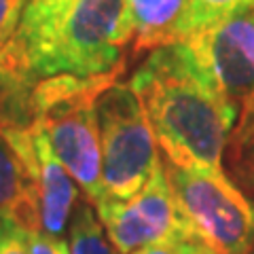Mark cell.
I'll return each mask as SVG.
<instances>
[{
    "instance_id": "obj_3",
    "label": "cell",
    "mask_w": 254,
    "mask_h": 254,
    "mask_svg": "<svg viewBox=\"0 0 254 254\" xmlns=\"http://www.w3.org/2000/svg\"><path fill=\"white\" fill-rule=\"evenodd\" d=\"M174 199L189 233L216 254L254 248V205L225 172L178 168L163 161Z\"/></svg>"
},
{
    "instance_id": "obj_13",
    "label": "cell",
    "mask_w": 254,
    "mask_h": 254,
    "mask_svg": "<svg viewBox=\"0 0 254 254\" xmlns=\"http://www.w3.org/2000/svg\"><path fill=\"white\" fill-rule=\"evenodd\" d=\"M233 131H235L233 146L237 150V157L244 161L246 170L254 174V108L240 119V123L235 125Z\"/></svg>"
},
{
    "instance_id": "obj_11",
    "label": "cell",
    "mask_w": 254,
    "mask_h": 254,
    "mask_svg": "<svg viewBox=\"0 0 254 254\" xmlns=\"http://www.w3.org/2000/svg\"><path fill=\"white\" fill-rule=\"evenodd\" d=\"M93 203H81L70 227V254H119L104 235V225L95 218Z\"/></svg>"
},
{
    "instance_id": "obj_16",
    "label": "cell",
    "mask_w": 254,
    "mask_h": 254,
    "mask_svg": "<svg viewBox=\"0 0 254 254\" xmlns=\"http://www.w3.org/2000/svg\"><path fill=\"white\" fill-rule=\"evenodd\" d=\"M30 254H70V246L62 237L47 235L43 229L28 231Z\"/></svg>"
},
{
    "instance_id": "obj_15",
    "label": "cell",
    "mask_w": 254,
    "mask_h": 254,
    "mask_svg": "<svg viewBox=\"0 0 254 254\" xmlns=\"http://www.w3.org/2000/svg\"><path fill=\"white\" fill-rule=\"evenodd\" d=\"M0 254H30L28 231L13 218H0Z\"/></svg>"
},
{
    "instance_id": "obj_9",
    "label": "cell",
    "mask_w": 254,
    "mask_h": 254,
    "mask_svg": "<svg viewBox=\"0 0 254 254\" xmlns=\"http://www.w3.org/2000/svg\"><path fill=\"white\" fill-rule=\"evenodd\" d=\"M36 148V182L41 201V225L47 235L60 237L66 229L76 201V180L55 157L49 138L36 121L30 125Z\"/></svg>"
},
{
    "instance_id": "obj_4",
    "label": "cell",
    "mask_w": 254,
    "mask_h": 254,
    "mask_svg": "<svg viewBox=\"0 0 254 254\" xmlns=\"http://www.w3.org/2000/svg\"><path fill=\"white\" fill-rule=\"evenodd\" d=\"M102 144V185L113 199H131L161 165L146 110L129 83H115L95 100Z\"/></svg>"
},
{
    "instance_id": "obj_6",
    "label": "cell",
    "mask_w": 254,
    "mask_h": 254,
    "mask_svg": "<svg viewBox=\"0 0 254 254\" xmlns=\"http://www.w3.org/2000/svg\"><path fill=\"white\" fill-rule=\"evenodd\" d=\"M185 43L240 123L254 108V9L193 32Z\"/></svg>"
},
{
    "instance_id": "obj_1",
    "label": "cell",
    "mask_w": 254,
    "mask_h": 254,
    "mask_svg": "<svg viewBox=\"0 0 254 254\" xmlns=\"http://www.w3.org/2000/svg\"><path fill=\"white\" fill-rule=\"evenodd\" d=\"M125 0H30L0 51V87L26 91L60 74L100 76L123 66Z\"/></svg>"
},
{
    "instance_id": "obj_5",
    "label": "cell",
    "mask_w": 254,
    "mask_h": 254,
    "mask_svg": "<svg viewBox=\"0 0 254 254\" xmlns=\"http://www.w3.org/2000/svg\"><path fill=\"white\" fill-rule=\"evenodd\" d=\"M119 72L121 70H115L89 89L45 106L32 119L43 127L55 157L64 163L93 205L106 197L102 185V144L95 100L102 91L117 83Z\"/></svg>"
},
{
    "instance_id": "obj_8",
    "label": "cell",
    "mask_w": 254,
    "mask_h": 254,
    "mask_svg": "<svg viewBox=\"0 0 254 254\" xmlns=\"http://www.w3.org/2000/svg\"><path fill=\"white\" fill-rule=\"evenodd\" d=\"M0 218L26 231L43 229L34 138L28 125L9 121H0Z\"/></svg>"
},
{
    "instance_id": "obj_7",
    "label": "cell",
    "mask_w": 254,
    "mask_h": 254,
    "mask_svg": "<svg viewBox=\"0 0 254 254\" xmlns=\"http://www.w3.org/2000/svg\"><path fill=\"white\" fill-rule=\"evenodd\" d=\"M95 208L108 240L119 254H133L146 246L178 237L195 240L178 212L170 180L163 170V159L138 195L131 199L104 197L95 203Z\"/></svg>"
},
{
    "instance_id": "obj_18",
    "label": "cell",
    "mask_w": 254,
    "mask_h": 254,
    "mask_svg": "<svg viewBox=\"0 0 254 254\" xmlns=\"http://www.w3.org/2000/svg\"><path fill=\"white\" fill-rule=\"evenodd\" d=\"M193 254H216V252H214V250H210V248H208V246H203V244H199V246H197V250H195Z\"/></svg>"
},
{
    "instance_id": "obj_12",
    "label": "cell",
    "mask_w": 254,
    "mask_h": 254,
    "mask_svg": "<svg viewBox=\"0 0 254 254\" xmlns=\"http://www.w3.org/2000/svg\"><path fill=\"white\" fill-rule=\"evenodd\" d=\"M248 9H254V0H189L187 36Z\"/></svg>"
},
{
    "instance_id": "obj_14",
    "label": "cell",
    "mask_w": 254,
    "mask_h": 254,
    "mask_svg": "<svg viewBox=\"0 0 254 254\" xmlns=\"http://www.w3.org/2000/svg\"><path fill=\"white\" fill-rule=\"evenodd\" d=\"M30 0H0V51L19 28Z\"/></svg>"
},
{
    "instance_id": "obj_17",
    "label": "cell",
    "mask_w": 254,
    "mask_h": 254,
    "mask_svg": "<svg viewBox=\"0 0 254 254\" xmlns=\"http://www.w3.org/2000/svg\"><path fill=\"white\" fill-rule=\"evenodd\" d=\"M201 242L197 240H187V237H178V240H170V242H161V244H153L146 246L133 254H193L197 250V246Z\"/></svg>"
},
{
    "instance_id": "obj_10",
    "label": "cell",
    "mask_w": 254,
    "mask_h": 254,
    "mask_svg": "<svg viewBox=\"0 0 254 254\" xmlns=\"http://www.w3.org/2000/svg\"><path fill=\"white\" fill-rule=\"evenodd\" d=\"M189 0H125L123 32L133 51H155L187 38Z\"/></svg>"
},
{
    "instance_id": "obj_2",
    "label": "cell",
    "mask_w": 254,
    "mask_h": 254,
    "mask_svg": "<svg viewBox=\"0 0 254 254\" xmlns=\"http://www.w3.org/2000/svg\"><path fill=\"white\" fill-rule=\"evenodd\" d=\"M129 85L170 163L225 172L222 155L237 117L185 41L150 51Z\"/></svg>"
}]
</instances>
